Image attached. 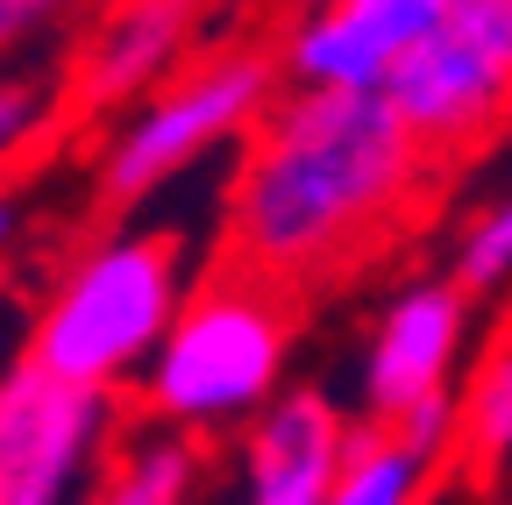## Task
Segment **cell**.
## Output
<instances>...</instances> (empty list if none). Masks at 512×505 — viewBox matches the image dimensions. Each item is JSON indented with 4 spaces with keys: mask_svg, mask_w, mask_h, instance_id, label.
<instances>
[{
    "mask_svg": "<svg viewBox=\"0 0 512 505\" xmlns=\"http://www.w3.org/2000/svg\"><path fill=\"white\" fill-rule=\"evenodd\" d=\"M420 171V136L384 93H313L299 86L256 129L228 228L256 271H313L363 242Z\"/></svg>",
    "mask_w": 512,
    "mask_h": 505,
    "instance_id": "obj_1",
    "label": "cell"
},
{
    "mask_svg": "<svg viewBox=\"0 0 512 505\" xmlns=\"http://www.w3.org/2000/svg\"><path fill=\"white\" fill-rule=\"evenodd\" d=\"M178 235H114L72 264L29 335V363L57 385L107 392L114 377L150 370L178 328Z\"/></svg>",
    "mask_w": 512,
    "mask_h": 505,
    "instance_id": "obj_2",
    "label": "cell"
},
{
    "mask_svg": "<svg viewBox=\"0 0 512 505\" xmlns=\"http://www.w3.org/2000/svg\"><path fill=\"white\" fill-rule=\"evenodd\" d=\"M285 349H292V313L256 278H221L185 299L178 328L143 370V406L178 427L271 413L285 385Z\"/></svg>",
    "mask_w": 512,
    "mask_h": 505,
    "instance_id": "obj_3",
    "label": "cell"
},
{
    "mask_svg": "<svg viewBox=\"0 0 512 505\" xmlns=\"http://www.w3.org/2000/svg\"><path fill=\"white\" fill-rule=\"evenodd\" d=\"M256 114H271V57L235 50V57L200 65L192 79H178L157 100H143L136 121L107 143V164H100L107 200L114 207L150 200L164 178H178L192 157H207L214 143H228L235 129H249Z\"/></svg>",
    "mask_w": 512,
    "mask_h": 505,
    "instance_id": "obj_4",
    "label": "cell"
},
{
    "mask_svg": "<svg viewBox=\"0 0 512 505\" xmlns=\"http://www.w3.org/2000/svg\"><path fill=\"white\" fill-rule=\"evenodd\" d=\"M100 427L107 392L57 385L22 356L0 392V505H72Z\"/></svg>",
    "mask_w": 512,
    "mask_h": 505,
    "instance_id": "obj_5",
    "label": "cell"
},
{
    "mask_svg": "<svg viewBox=\"0 0 512 505\" xmlns=\"http://www.w3.org/2000/svg\"><path fill=\"white\" fill-rule=\"evenodd\" d=\"M456 0H328L292 36V79L313 93H384L399 65L448 22Z\"/></svg>",
    "mask_w": 512,
    "mask_h": 505,
    "instance_id": "obj_6",
    "label": "cell"
},
{
    "mask_svg": "<svg viewBox=\"0 0 512 505\" xmlns=\"http://www.w3.org/2000/svg\"><path fill=\"white\" fill-rule=\"evenodd\" d=\"M463 328H470V292L456 278H427V285H406L363 349V406L370 420L399 427L413 406L441 399L448 392V370H456V349H463Z\"/></svg>",
    "mask_w": 512,
    "mask_h": 505,
    "instance_id": "obj_7",
    "label": "cell"
},
{
    "mask_svg": "<svg viewBox=\"0 0 512 505\" xmlns=\"http://www.w3.org/2000/svg\"><path fill=\"white\" fill-rule=\"evenodd\" d=\"M349 427L328 392L292 385L271 399V413H256L249 427V484L242 505H328L335 477L349 463Z\"/></svg>",
    "mask_w": 512,
    "mask_h": 505,
    "instance_id": "obj_8",
    "label": "cell"
},
{
    "mask_svg": "<svg viewBox=\"0 0 512 505\" xmlns=\"http://www.w3.org/2000/svg\"><path fill=\"white\" fill-rule=\"evenodd\" d=\"M192 22H200V0H121L86 57V100L114 107V100L157 93L164 72L178 65Z\"/></svg>",
    "mask_w": 512,
    "mask_h": 505,
    "instance_id": "obj_9",
    "label": "cell"
},
{
    "mask_svg": "<svg viewBox=\"0 0 512 505\" xmlns=\"http://www.w3.org/2000/svg\"><path fill=\"white\" fill-rule=\"evenodd\" d=\"M192 484H200V456L192 441L164 434V441H136L79 505H185Z\"/></svg>",
    "mask_w": 512,
    "mask_h": 505,
    "instance_id": "obj_10",
    "label": "cell"
},
{
    "mask_svg": "<svg viewBox=\"0 0 512 505\" xmlns=\"http://www.w3.org/2000/svg\"><path fill=\"white\" fill-rule=\"evenodd\" d=\"M427 463H434V456H420L413 441H399L392 427H384V434H356L328 505H413Z\"/></svg>",
    "mask_w": 512,
    "mask_h": 505,
    "instance_id": "obj_11",
    "label": "cell"
},
{
    "mask_svg": "<svg viewBox=\"0 0 512 505\" xmlns=\"http://www.w3.org/2000/svg\"><path fill=\"white\" fill-rule=\"evenodd\" d=\"M463 449L477 456V470H498L512 456V335L484 356L477 385L463 399Z\"/></svg>",
    "mask_w": 512,
    "mask_h": 505,
    "instance_id": "obj_12",
    "label": "cell"
},
{
    "mask_svg": "<svg viewBox=\"0 0 512 505\" xmlns=\"http://www.w3.org/2000/svg\"><path fill=\"white\" fill-rule=\"evenodd\" d=\"M456 278L463 292H498L505 278H512V200H498L491 214H477V228L463 235V249H456Z\"/></svg>",
    "mask_w": 512,
    "mask_h": 505,
    "instance_id": "obj_13",
    "label": "cell"
},
{
    "mask_svg": "<svg viewBox=\"0 0 512 505\" xmlns=\"http://www.w3.org/2000/svg\"><path fill=\"white\" fill-rule=\"evenodd\" d=\"M441 29L463 50H477L498 79H512V0H456Z\"/></svg>",
    "mask_w": 512,
    "mask_h": 505,
    "instance_id": "obj_14",
    "label": "cell"
},
{
    "mask_svg": "<svg viewBox=\"0 0 512 505\" xmlns=\"http://www.w3.org/2000/svg\"><path fill=\"white\" fill-rule=\"evenodd\" d=\"M448 427H456V399H448V392H441V399H427V406H413V413H406V420H399L392 434H399V441H413V449H420V456H441V441H448Z\"/></svg>",
    "mask_w": 512,
    "mask_h": 505,
    "instance_id": "obj_15",
    "label": "cell"
},
{
    "mask_svg": "<svg viewBox=\"0 0 512 505\" xmlns=\"http://www.w3.org/2000/svg\"><path fill=\"white\" fill-rule=\"evenodd\" d=\"M50 15H57V0H0V29H8V36H29Z\"/></svg>",
    "mask_w": 512,
    "mask_h": 505,
    "instance_id": "obj_16",
    "label": "cell"
},
{
    "mask_svg": "<svg viewBox=\"0 0 512 505\" xmlns=\"http://www.w3.org/2000/svg\"><path fill=\"white\" fill-rule=\"evenodd\" d=\"M29 121H36V93H29V86H8V100H0V136L22 143Z\"/></svg>",
    "mask_w": 512,
    "mask_h": 505,
    "instance_id": "obj_17",
    "label": "cell"
}]
</instances>
